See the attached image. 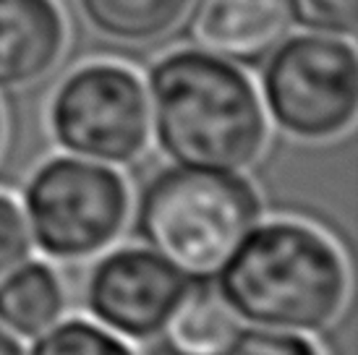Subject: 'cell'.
<instances>
[{"label":"cell","mask_w":358,"mask_h":355,"mask_svg":"<svg viewBox=\"0 0 358 355\" xmlns=\"http://www.w3.org/2000/svg\"><path fill=\"white\" fill-rule=\"evenodd\" d=\"M152 123L162 152L183 168L238 173L262 154L267 115L233 60L178 50L150 73Z\"/></svg>","instance_id":"obj_1"},{"label":"cell","mask_w":358,"mask_h":355,"mask_svg":"<svg viewBox=\"0 0 358 355\" xmlns=\"http://www.w3.org/2000/svg\"><path fill=\"white\" fill-rule=\"evenodd\" d=\"M217 290L230 311L251 324L317 332L345 303L348 266L324 233L280 219L251 227L217 272Z\"/></svg>","instance_id":"obj_2"},{"label":"cell","mask_w":358,"mask_h":355,"mask_svg":"<svg viewBox=\"0 0 358 355\" xmlns=\"http://www.w3.org/2000/svg\"><path fill=\"white\" fill-rule=\"evenodd\" d=\"M259 217L246 178L225 170L176 168L152 178L139 201L141 238L191 280L217 277Z\"/></svg>","instance_id":"obj_3"},{"label":"cell","mask_w":358,"mask_h":355,"mask_svg":"<svg viewBox=\"0 0 358 355\" xmlns=\"http://www.w3.org/2000/svg\"><path fill=\"white\" fill-rule=\"evenodd\" d=\"M24 207L37 246L52 259L76 261L118 238L129 217V191L108 165L58 157L34 173Z\"/></svg>","instance_id":"obj_4"},{"label":"cell","mask_w":358,"mask_h":355,"mask_svg":"<svg viewBox=\"0 0 358 355\" xmlns=\"http://www.w3.org/2000/svg\"><path fill=\"white\" fill-rule=\"evenodd\" d=\"M264 97L282 131L301 138L338 136L356 118V50L329 34L282 40L269 52Z\"/></svg>","instance_id":"obj_5"},{"label":"cell","mask_w":358,"mask_h":355,"mask_svg":"<svg viewBox=\"0 0 358 355\" xmlns=\"http://www.w3.org/2000/svg\"><path fill=\"white\" fill-rule=\"evenodd\" d=\"M50 123L60 147L73 154L126 165L150 141V99L129 68L92 63L60 84Z\"/></svg>","instance_id":"obj_6"},{"label":"cell","mask_w":358,"mask_h":355,"mask_svg":"<svg viewBox=\"0 0 358 355\" xmlns=\"http://www.w3.org/2000/svg\"><path fill=\"white\" fill-rule=\"evenodd\" d=\"M186 290L189 277L159 254L150 248H120L92 272L87 303L108 329L150 340L162 332Z\"/></svg>","instance_id":"obj_7"},{"label":"cell","mask_w":358,"mask_h":355,"mask_svg":"<svg viewBox=\"0 0 358 355\" xmlns=\"http://www.w3.org/2000/svg\"><path fill=\"white\" fill-rule=\"evenodd\" d=\"M288 0H191L189 34L225 60H259L288 37Z\"/></svg>","instance_id":"obj_8"},{"label":"cell","mask_w":358,"mask_h":355,"mask_svg":"<svg viewBox=\"0 0 358 355\" xmlns=\"http://www.w3.org/2000/svg\"><path fill=\"white\" fill-rule=\"evenodd\" d=\"M66 21L55 0H0V89H21L55 68Z\"/></svg>","instance_id":"obj_9"},{"label":"cell","mask_w":358,"mask_h":355,"mask_svg":"<svg viewBox=\"0 0 358 355\" xmlns=\"http://www.w3.org/2000/svg\"><path fill=\"white\" fill-rule=\"evenodd\" d=\"M162 332L173 355H222L241 326L217 287L207 280H196V285L183 293Z\"/></svg>","instance_id":"obj_10"},{"label":"cell","mask_w":358,"mask_h":355,"mask_svg":"<svg viewBox=\"0 0 358 355\" xmlns=\"http://www.w3.org/2000/svg\"><path fill=\"white\" fill-rule=\"evenodd\" d=\"M63 314V287L45 264H21L0 280V324L21 337H37Z\"/></svg>","instance_id":"obj_11"},{"label":"cell","mask_w":358,"mask_h":355,"mask_svg":"<svg viewBox=\"0 0 358 355\" xmlns=\"http://www.w3.org/2000/svg\"><path fill=\"white\" fill-rule=\"evenodd\" d=\"M79 8L102 37L120 45H147L183 21L191 0H79Z\"/></svg>","instance_id":"obj_12"},{"label":"cell","mask_w":358,"mask_h":355,"mask_svg":"<svg viewBox=\"0 0 358 355\" xmlns=\"http://www.w3.org/2000/svg\"><path fill=\"white\" fill-rule=\"evenodd\" d=\"M31 355H134L131 347L102 326L69 319L58 326L45 329L34 342Z\"/></svg>","instance_id":"obj_13"},{"label":"cell","mask_w":358,"mask_h":355,"mask_svg":"<svg viewBox=\"0 0 358 355\" xmlns=\"http://www.w3.org/2000/svg\"><path fill=\"white\" fill-rule=\"evenodd\" d=\"M290 16L301 27L324 34L350 37L356 31L358 0H288Z\"/></svg>","instance_id":"obj_14"},{"label":"cell","mask_w":358,"mask_h":355,"mask_svg":"<svg viewBox=\"0 0 358 355\" xmlns=\"http://www.w3.org/2000/svg\"><path fill=\"white\" fill-rule=\"evenodd\" d=\"M222 355H319L317 345L288 329H241Z\"/></svg>","instance_id":"obj_15"},{"label":"cell","mask_w":358,"mask_h":355,"mask_svg":"<svg viewBox=\"0 0 358 355\" xmlns=\"http://www.w3.org/2000/svg\"><path fill=\"white\" fill-rule=\"evenodd\" d=\"M29 248V227L21 209L13 198L0 194V280L27 261Z\"/></svg>","instance_id":"obj_16"},{"label":"cell","mask_w":358,"mask_h":355,"mask_svg":"<svg viewBox=\"0 0 358 355\" xmlns=\"http://www.w3.org/2000/svg\"><path fill=\"white\" fill-rule=\"evenodd\" d=\"M0 355H24L21 345L16 342V337L10 335L3 324H0Z\"/></svg>","instance_id":"obj_17"},{"label":"cell","mask_w":358,"mask_h":355,"mask_svg":"<svg viewBox=\"0 0 358 355\" xmlns=\"http://www.w3.org/2000/svg\"><path fill=\"white\" fill-rule=\"evenodd\" d=\"M0 136H3V115H0Z\"/></svg>","instance_id":"obj_18"}]
</instances>
